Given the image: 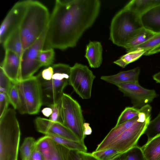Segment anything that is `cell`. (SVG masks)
Wrapping results in <instances>:
<instances>
[{"label": "cell", "mask_w": 160, "mask_h": 160, "mask_svg": "<svg viewBox=\"0 0 160 160\" xmlns=\"http://www.w3.org/2000/svg\"><path fill=\"white\" fill-rule=\"evenodd\" d=\"M62 123L81 142H84L83 117L81 106L69 95L63 93L60 101Z\"/></svg>", "instance_id": "ba28073f"}, {"label": "cell", "mask_w": 160, "mask_h": 160, "mask_svg": "<svg viewBox=\"0 0 160 160\" xmlns=\"http://www.w3.org/2000/svg\"><path fill=\"white\" fill-rule=\"evenodd\" d=\"M70 154L71 160H83L78 151L70 150Z\"/></svg>", "instance_id": "ab89813d"}, {"label": "cell", "mask_w": 160, "mask_h": 160, "mask_svg": "<svg viewBox=\"0 0 160 160\" xmlns=\"http://www.w3.org/2000/svg\"><path fill=\"white\" fill-rule=\"evenodd\" d=\"M144 134L147 137V141L160 134V112L150 121Z\"/></svg>", "instance_id": "f546056e"}, {"label": "cell", "mask_w": 160, "mask_h": 160, "mask_svg": "<svg viewBox=\"0 0 160 160\" xmlns=\"http://www.w3.org/2000/svg\"><path fill=\"white\" fill-rule=\"evenodd\" d=\"M155 160H160V155Z\"/></svg>", "instance_id": "bcb514c9"}, {"label": "cell", "mask_w": 160, "mask_h": 160, "mask_svg": "<svg viewBox=\"0 0 160 160\" xmlns=\"http://www.w3.org/2000/svg\"><path fill=\"white\" fill-rule=\"evenodd\" d=\"M12 82L0 67V92L7 93Z\"/></svg>", "instance_id": "e575fe53"}, {"label": "cell", "mask_w": 160, "mask_h": 160, "mask_svg": "<svg viewBox=\"0 0 160 160\" xmlns=\"http://www.w3.org/2000/svg\"><path fill=\"white\" fill-rule=\"evenodd\" d=\"M160 52V45L153 49L146 52L144 55H150Z\"/></svg>", "instance_id": "b9f144b4"}, {"label": "cell", "mask_w": 160, "mask_h": 160, "mask_svg": "<svg viewBox=\"0 0 160 160\" xmlns=\"http://www.w3.org/2000/svg\"><path fill=\"white\" fill-rule=\"evenodd\" d=\"M53 141L52 153L50 160H71L70 150Z\"/></svg>", "instance_id": "4316f807"}, {"label": "cell", "mask_w": 160, "mask_h": 160, "mask_svg": "<svg viewBox=\"0 0 160 160\" xmlns=\"http://www.w3.org/2000/svg\"><path fill=\"white\" fill-rule=\"evenodd\" d=\"M144 27L156 33H160V5L151 9L141 16Z\"/></svg>", "instance_id": "ac0fdd59"}, {"label": "cell", "mask_w": 160, "mask_h": 160, "mask_svg": "<svg viewBox=\"0 0 160 160\" xmlns=\"http://www.w3.org/2000/svg\"><path fill=\"white\" fill-rule=\"evenodd\" d=\"M140 73V68L138 67L132 69L121 72L115 75L102 76L100 78L117 86L126 83L138 82Z\"/></svg>", "instance_id": "9a60e30c"}, {"label": "cell", "mask_w": 160, "mask_h": 160, "mask_svg": "<svg viewBox=\"0 0 160 160\" xmlns=\"http://www.w3.org/2000/svg\"><path fill=\"white\" fill-rule=\"evenodd\" d=\"M53 140L48 136H45L36 141L35 147L45 160H50L53 151Z\"/></svg>", "instance_id": "cb8c5ba5"}, {"label": "cell", "mask_w": 160, "mask_h": 160, "mask_svg": "<svg viewBox=\"0 0 160 160\" xmlns=\"http://www.w3.org/2000/svg\"><path fill=\"white\" fill-rule=\"evenodd\" d=\"M145 52L143 50H135L127 52L114 61L113 63L124 68L128 64L138 59Z\"/></svg>", "instance_id": "d4e9b609"}, {"label": "cell", "mask_w": 160, "mask_h": 160, "mask_svg": "<svg viewBox=\"0 0 160 160\" xmlns=\"http://www.w3.org/2000/svg\"><path fill=\"white\" fill-rule=\"evenodd\" d=\"M10 103L14 109H18L20 105V97L16 83L12 82L7 93Z\"/></svg>", "instance_id": "836d02e7"}, {"label": "cell", "mask_w": 160, "mask_h": 160, "mask_svg": "<svg viewBox=\"0 0 160 160\" xmlns=\"http://www.w3.org/2000/svg\"><path fill=\"white\" fill-rule=\"evenodd\" d=\"M141 148L146 160H155L160 155V134L147 141Z\"/></svg>", "instance_id": "44dd1931"}, {"label": "cell", "mask_w": 160, "mask_h": 160, "mask_svg": "<svg viewBox=\"0 0 160 160\" xmlns=\"http://www.w3.org/2000/svg\"><path fill=\"white\" fill-rule=\"evenodd\" d=\"M5 50H8L16 54L21 59L23 52L20 28L11 34L2 44Z\"/></svg>", "instance_id": "7402d4cb"}, {"label": "cell", "mask_w": 160, "mask_h": 160, "mask_svg": "<svg viewBox=\"0 0 160 160\" xmlns=\"http://www.w3.org/2000/svg\"><path fill=\"white\" fill-rule=\"evenodd\" d=\"M160 45V33H157L144 43L134 48L131 51L143 50L146 52Z\"/></svg>", "instance_id": "d6a6232c"}, {"label": "cell", "mask_w": 160, "mask_h": 160, "mask_svg": "<svg viewBox=\"0 0 160 160\" xmlns=\"http://www.w3.org/2000/svg\"><path fill=\"white\" fill-rule=\"evenodd\" d=\"M30 0L16 2L11 8L1 24L0 42L3 44L12 33L20 28Z\"/></svg>", "instance_id": "8fae6325"}, {"label": "cell", "mask_w": 160, "mask_h": 160, "mask_svg": "<svg viewBox=\"0 0 160 160\" xmlns=\"http://www.w3.org/2000/svg\"><path fill=\"white\" fill-rule=\"evenodd\" d=\"M152 78L156 83L160 84V71L153 75Z\"/></svg>", "instance_id": "ee69618b"}, {"label": "cell", "mask_w": 160, "mask_h": 160, "mask_svg": "<svg viewBox=\"0 0 160 160\" xmlns=\"http://www.w3.org/2000/svg\"><path fill=\"white\" fill-rule=\"evenodd\" d=\"M55 57L54 49L52 48L42 49L38 57L39 61L42 66H49L52 65Z\"/></svg>", "instance_id": "4dcf8cb0"}, {"label": "cell", "mask_w": 160, "mask_h": 160, "mask_svg": "<svg viewBox=\"0 0 160 160\" xmlns=\"http://www.w3.org/2000/svg\"><path fill=\"white\" fill-rule=\"evenodd\" d=\"M117 86L124 95L131 99L133 107L139 109L152 102L158 96L154 90L145 88L138 82L126 83Z\"/></svg>", "instance_id": "7c38bea8"}, {"label": "cell", "mask_w": 160, "mask_h": 160, "mask_svg": "<svg viewBox=\"0 0 160 160\" xmlns=\"http://www.w3.org/2000/svg\"><path fill=\"white\" fill-rule=\"evenodd\" d=\"M30 160H45L44 157L36 147L33 151Z\"/></svg>", "instance_id": "74e56055"}, {"label": "cell", "mask_w": 160, "mask_h": 160, "mask_svg": "<svg viewBox=\"0 0 160 160\" xmlns=\"http://www.w3.org/2000/svg\"><path fill=\"white\" fill-rule=\"evenodd\" d=\"M95 78L87 66L77 62L70 68L69 85L82 98L89 99Z\"/></svg>", "instance_id": "30bf717a"}, {"label": "cell", "mask_w": 160, "mask_h": 160, "mask_svg": "<svg viewBox=\"0 0 160 160\" xmlns=\"http://www.w3.org/2000/svg\"><path fill=\"white\" fill-rule=\"evenodd\" d=\"M112 160H120V156L115 158Z\"/></svg>", "instance_id": "f6af8a7d"}, {"label": "cell", "mask_w": 160, "mask_h": 160, "mask_svg": "<svg viewBox=\"0 0 160 160\" xmlns=\"http://www.w3.org/2000/svg\"><path fill=\"white\" fill-rule=\"evenodd\" d=\"M140 111V109L134 107H126L118 117L115 126L121 124L138 116Z\"/></svg>", "instance_id": "f1b7e54d"}, {"label": "cell", "mask_w": 160, "mask_h": 160, "mask_svg": "<svg viewBox=\"0 0 160 160\" xmlns=\"http://www.w3.org/2000/svg\"><path fill=\"white\" fill-rule=\"evenodd\" d=\"M36 141L32 137L25 138L20 149L21 160H31L33 151L35 148Z\"/></svg>", "instance_id": "484cf974"}, {"label": "cell", "mask_w": 160, "mask_h": 160, "mask_svg": "<svg viewBox=\"0 0 160 160\" xmlns=\"http://www.w3.org/2000/svg\"><path fill=\"white\" fill-rule=\"evenodd\" d=\"M35 122L38 131L45 135L58 136L73 141H80L70 130L61 122L40 117L36 118Z\"/></svg>", "instance_id": "4fadbf2b"}, {"label": "cell", "mask_w": 160, "mask_h": 160, "mask_svg": "<svg viewBox=\"0 0 160 160\" xmlns=\"http://www.w3.org/2000/svg\"><path fill=\"white\" fill-rule=\"evenodd\" d=\"M5 56L0 68L14 83L19 82L21 60L15 53L8 50H5Z\"/></svg>", "instance_id": "5bb4252c"}, {"label": "cell", "mask_w": 160, "mask_h": 160, "mask_svg": "<svg viewBox=\"0 0 160 160\" xmlns=\"http://www.w3.org/2000/svg\"><path fill=\"white\" fill-rule=\"evenodd\" d=\"M158 33L143 27L138 30L127 42L124 48L127 52L146 42Z\"/></svg>", "instance_id": "d6986e66"}, {"label": "cell", "mask_w": 160, "mask_h": 160, "mask_svg": "<svg viewBox=\"0 0 160 160\" xmlns=\"http://www.w3.org/2000/svg\"><path fill=\"white\" fill-rule=\"evenodd\" d=\"M20 97L18 110L21 114H36L43 105L42 93L36 76L16 83Z\"/></svg>", "instance_id": "52a82bcc"}, {"label": "cell", "mask_w": 160, "mask_h": 160, "mask_svg": "<svg viewBox=\"0 0 160 160\" xmlns=\"http://www.w3.org/2000/svg\"><path fill=\"white\" fill-rule=\"evenodd\" d=\"M91 154L98 160H112L122 153L115 149L109 148L100 151H94Z\"/></svg>", "instance_id": "1f68e13d"}, {"label": "cell", "mask_w": 160, "mask_h": 160, "mask_svg": "<svg viewBox=\"0 0 160 160\" xmlns=\"http://www.w3.org/2000/svg\"><path fill=\"white\" fill-rule=\"evenodd\" d=\"M138 118L139 115L121 124L115 126L98 145L95 151L98 152L106 150L124 131L132 126L137 120Z\"/></svg>", "instance_id": "2e32d148"}, {"label": "cell", "mask_w": 160, "mask_h": 160, "mask_svg": "<svg viewBox=\"0 0 160 160\" xmlns=\"http://www.w3.org/2000/svg\"><path fill=\"white\" fill-rule=\"evenodd\" d=\"M99 0H57L50 16L44 45L64 50L75 47L98 17Z\"/></svg>", "instance_id": "6da1fadb"}, {"label": "cell", "mask_w": 160, "mask_h": 160, "mask_svg": "<svg viewBox=\"0 0 160 160\" xmlns=\"http://www.w3.org/2000/svg\"><path fill=\"white\" fill-rule=\"evenodd\" d=\"M60 101L58 103L52 105L49 107L52 110V113L50 116L49 119L52 121L59 122L62 123Z\"/></svg>", "instance_id": "d590c367"}, {"label": "cell", "mask_w": 160, "mask_h": 160, "mask_svg": "<svg viewBox=\"0 0 160 160\" xmlns=\"http://www.w3.org/2000/svg\"><path fill=\"white\" fill-rule=\"evenodd\" d=\"M49 136L54 142L70 150L87 152V148L84 142L75 141L58 136L46 135Z\"/></svg>", "instance_id": "603a6c76"}, {"label": "cell", "mask_w": 160, "mask_h": 160, "mask_svg": "<svg viewBox=\"0 0 160 160\" xmlns=\"http://www.w3.org/2000/svg\"><path fill=\"white\" fill-rule=\"evenodd\" d=\"M143 27L141 17L124 7L112 20L109 39L114 44L124 48L134 34Z\"/></svg>", "instance_id": "277c9868"}, {"label": "cell", "mask_w": 160, "mask_h": 160, "mask_svg": "<svg viewBox=\"0 0 160 160\" xmlns=\"http://www.w3.org/2000/svg\"><path fill=\"white\" fill-rule=\"evenodd\" d=\"M50 16L44 5L38 1L30 0L20 27L23 51L40 36L48 26Z\"/></svg>", "instance_id": "7a4b0ae2"}, {"label": "cell", "mask_w": 160, "mask_h": 160, "mask_svg": "<svg viewBox=\"0 0 160 160\" xmlns=\"http://www.w3.org/2000/svg\"><path fill=\"white\" fill-rule=\"evenodd\" d=\"M83 160H98L90 153L78 152Z\"/></svg>", "instance_id": "f35d334b"}, {"label": "cell", "mask_w": 160, "mask_h": 160, "mask_svg": "<svg viewBox=\"0 0 160 160\" xmlns=\"http://www.w3.org/2000/svg\"><path fill=\"white\" fill-rule=\"evenodd\" d=\"M15 110L0 117V160H18L21 132Z\"/></svg>", "instance_id": "3957f363"}, {"label": "cell", "mask_w": 160, "mask_h": 160, "mask_svg": "<svg viewBox=\"0 0 160 160\" xmlns=\"http://www.w3.org/2000/svg\"><path fill=\"white\" fill-rule=\"evenodd\" d=\"M47 28L48 26L34 43L24 51L21 59L19 82L32 77L42 67L38 57L44 46Z\"/></svg>", "instance_id": "9c48e42d"}, {"label": "cell", "mask_w": 160, "mask_h": 160, "mask_svg": "<svg viewBox=\"0 0 160 160\" xmlns=\"http://www.w3.org/2000/svg\"><path fill=\"white\" fill-rule=\"evenodd\" d=\"M140 109L137 120L124 131L106 149H113L122 154L137 145L139 139L144 134L151 121L152 107L148 104Z\"/></svg>", "instance_id": "8992f818"}, {"label": "cell", "mask_w": 160, "mask_h": 160, "mask_svg": "<svg viewBox=\"0 0 160 160\" xmlns=\"http://www.w3.org/2000/svg\"><path fill=\"white\" fill-rule=\"evenodd\" d=\"M9 103V101L7 93L0 92V117L8 109Z\"/></svg>", "instance_id": "8d00e7d4"}, {"label": "cell", "mask_w": 160, "mask_h": 160, "mask_svg": "<svg viewBox=\"0 0 160 160\" xmlns=\"http://www.w3.org/2000/svg\"><path fill=\"white\" fill-rule=\"evenodd\" d=\"M53 73L49 80H45L36 76L40 83L43 105L49 107L59 102L64 88L69 84L71 67L59 63L52 65Z\"/></svg>", "instance_id": "5b68a950"}, {"label": "cell", "mask_w": 160, "mask_h": 160, "mask_svg": "<svg viewBox=\"0 0 160 160\" xmlns=\"http://www.w3.org/2000/svg\"><path fill=\"white\" fill-rule=\"evenodd\" d=\"M160 5V0H132L124 7L140 17L153 8Z\"/></svg>", "instance_id": "ffe728a7"}, {"label": "cell", "mask_w": 160, "mask_h": 160, "mask_svg": "<svg viewBox=\"0 0 160 160\" xmlns=\"http://www.w3.org/2000/svg\"><path fill=\"white\" fill-rule=\"evenodd\" d=\"M42 112L45 117H50L52 113V110L50 107H47L44 108L42 110Z\"/></svg>", "instance_id": "7bdbcfd3"}, {"label": "cell", "mask_w": 160, "mask_h": 160, "mask_svg": "<svg viewBox=\"0 0 160 160\" xmlns=\"http://www.w3.org/2000/svg\"><path fill=\"white\" fill-rule=\"evenodd\" d=\"M120 160H146L141 147L138 145L120 156Z\"/></svg>", "instance_id": "83f0119b"}, {"label": "cell", "mask_w": 160, "mask_h": 160, "mask_svg": "<svg viewBox=\"0 0 160 160\" xmlns=\"http://www.w3.org/2000/svg\"><path fill=\"white\" fill-rule=\"evenodd\" d=\"M83 134L85 137L87 135H90L91 134L92 130L88 123L84 122L83 124Z\"/></svg>", "instance_id": "60d3db41"}, {"label": "cell", "mask_w": 160, "mask_h": 160, "mask_svg": "<svg viewBox=\"0 0 160 160\" xmlns=\"http://www.w3.org/2000/svg\"><path fill=\"white\" fill-rule=\"evenodd\" d=\"M102 47L98 41H90L87 45L85 57L92 68H98L102 62Z\"/></svg>", "instance_id": "e0dca14e"}]
</instances>
